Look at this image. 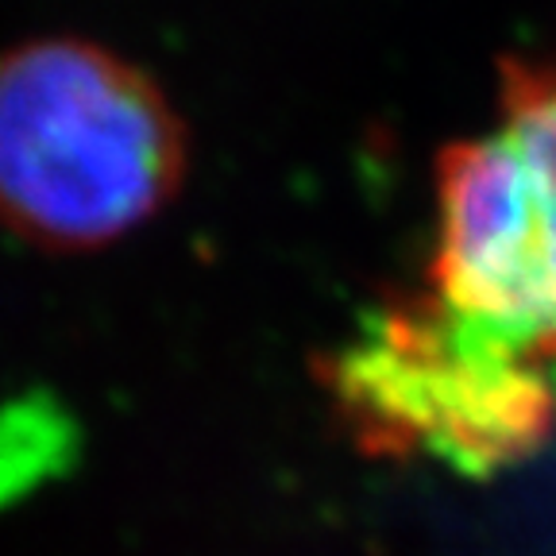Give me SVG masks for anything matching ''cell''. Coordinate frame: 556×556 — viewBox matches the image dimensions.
Here are the masks:
<instances>
[{
	"mask_svg": "<svg viewBox=\"0 0 556 556\" xmlns=\"http://www.w3.org/2000/svg\"><path fill=\"white\" fill-rule=\"evenodd\" d=\"M186 178V131L151 74L74 35L0 54V228L97 252L148 225Z\"/></svg>",
	"mask_w": 556,
	"mask_h": 556,
	"instance_id": "6da1fadb",
	"label": "cell"
},
{
	"mask_svg": "<svg viewBox=\"0 0 556 556\" xmlns=\"http://www.w3.org/2000/svg\"><path fill=\"white\" fill-rule=\"evenodd\" d=\"M426 298L498 352L556 356V59L503 62L495 128L437 163Z\"/></svg>",
	"mask_w": 556,
	"mask_h": 556,
	"instance_id": "7a4b0ae2",
	"label": "cell"
},
{
	"mask_svg": "<svg viewBox=\"0 0 556 556\" xmlns=\"http://www.w3.org/2000/svg\"><path fill=\"white\" fill-rule=\"evenodd\" d=\"M340 414L375 452L486 476L556 426L545 367L468 337L426 294L375 309L329 367Z\"/></svg>",
	"mask_w": 556,
	"mask_h": 556,
	"instance_id": "3957f363",
	"label": "cell"
},
{
	"mask_svg": "<svg viewBox=\"0 0 556 556\" xmlns=\"http://www.w3.org/2000/svg\"><path fill=\"white\" fill-rule=\"evenodd\" d=\"M545 375H548V387H553V402H556V356L545 364Z\"/></svg>",
	"mask_w": 556,
	"mask_h": 556,
	"instance_id": "277c9868",
	"label": "cell"
}]
</instances>
